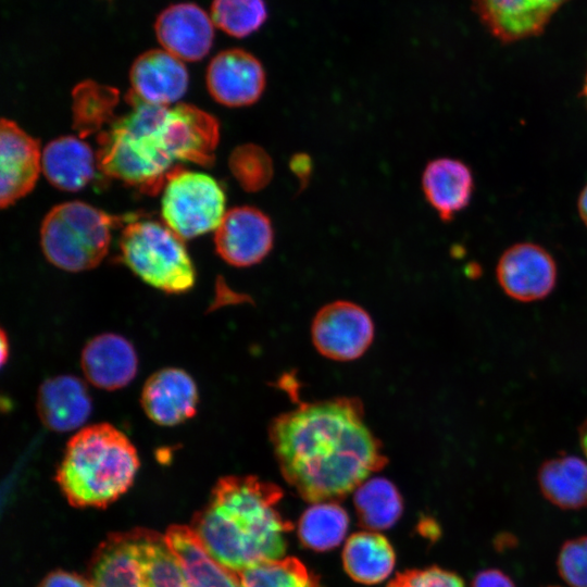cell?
Returning <instances> with one entry per match:
<instances>
[{"instance_id": "6da1fadb", "label": "cell", "mask_w": 587, "mask_h": 587, "mask_svg": "<svg viewBox=\"0 0 587 587\" xmlns=\"http://www.w3.org/2000/svg\"><path fill=\"white\" fill-rule=\"evenodd\" d=\"M270 440L284 478L312 502L347 495L387 462L357 398L303 403L283 413L270 425Z\"/></svg>"}, {"instance_id": "7a4b0ae2", "label": "cell", "mask_w": 587, "mask_h": 587, "mask_svg": "<svg viewBox=\"0 0 587 587\" xmlns=\"http://www.w3.org/2000/svg\"><path fill=\"white\" fill-rule=\"evenodd\" d=\"M129 110L98 136V168L148 195H155L178 163L210 166L220 138L217 120L187 103L164 107L126 95Z\"/></svg>"}, {"instance_id": "3957f363", "label": "cell", "mask_w": 587, "mask_h": 587, "mask_svg": "<svg viewBox=\"0 0 587 587\" xmlns=\"http://www.w3.org/2000/svg\"><path fill=\"white\" fill-rule=\"evenodd\" d=\"M275 484L255 476H225L195 521L193 532L209 554L233 572L282 559L292 525L276 508Z\"/></svg>"}, {"instance_id": "277c9868", "label": "cell", "mask_w": 587, "mask_h": 587, "mask_svg": "<svg viewBox=\"0 0 587 587\" xmlns=\"http://www.w3.org/2000/svg\"><path fill=\"white\" fill-rule=\"evenodd\" d=\"M139 469L129 438L109 423L85 426L67 441L55 480L74 507H104L132 486Z\"/></svg>"}, {"instance_id": "5b68a950", "label": "cell", "mask_w": 587, "mask_h": 587, "mask_svg": "<svg viewBox=\"0 0 587 587\" xmlns=\"http://www.w3.org/2000/svg\"><path fill=\"white\" fill-rule=\"evenodd\" d=\"M92 587H187L165 536L145 528L110 536L91 565Z\"/></svg>"}, {"instance_id": "8992f818", "label": "cell", "mask_w": 587, "mask_h": 587, "mask_svg": "<svg viewBox=\"0 0 587 587\" xmlns=\"http://www.w3.org/2000/svg\"><path fill=\"white\" fill-rule=\"evenodd\" d=\"M136 214L115 216L83 201L53 207L40 226V246L46 259L66 272H83L98 266L108 254L111 229Z\"/></svg>"}, {"instance_id": "52a82bcc", "label": "cell", "mask_w": 587, "mask_h": 587, "mask_svg": "<svg viewBox=\"0 0 587 587\" xmlns=\"http://www.w3.org/2000/svg\"><path fill=\"white\" fill-rule=\"evenodd\" d=\"M122 262L143 283L166 294H184L196 270L184 240L164 223L134 218L118 240Z\"/></svg>"}, {"instance_id": "ba28073f", "label": "cell", "mask_w": 587, "mask_h": 587, "mask_svg": "<svg viewBox=\"0 0 587 587\" xmlns=\"http://www.w3.org/2000/svg\"><path fill=\"white\" fill-rule=\"evenodd\" d=\"M225 203L224 189L212 176L177 166L163 186L161 216L183 240L192 239L218 227Z\"/></svg>"}, {"instance_id": "9c48e42d", "label": "cell", "mask_w": 587, "mask_h": 587, "mask_svg": "<svg viewBox=\"0 0 587 587\" xmlns=\"http://www.w3.org/2000/svg\"><path fill=\"white\" fill-rule=\"evenodd\" d=\"M311 336L315 349L335 361L360 358L374 338V324L370 314L350 301H334L315 314Z\"/></svg>"}, {"instance_id": "30bf717a", "label": "cell", "mask_w": 587, "mask_h": 587, "mask_svg": "<svg viewBox=\"0 0 587 587\" xmlns=\"http://www.w3.org/2000/svg\"><path fill=\"white\" fill-rule=\"evenodd\" d=\"M273 242L274 230L270 217L250 205L226 211L214 230L216 253L236 267L260 263L272 250Z\"/></svg>"}, {"instance_id": "8fae6325", "label": "cell", "mask_w": 587, "mask_h": 587, "mask_svg": "<svg viewBox=\"0 0 587 587\" xmlns=\"http://www.w3.org/2000/svg\"><path fill=\"white\" fill-rule=\"evenodd\" d=\"M498 283L512 299L532 302L546 298L557 283V264L540 245L519 242L509 247L496 267Z\"/></svg>"}, {"instance_id": "7c38bea8", "label": "cell", "mask_w": 587, "mask_h": 587, "mask_svg": "<svg viewBox=\"0 0 587 587\" xmlns=\"http://www.w3.org/2000/svg\"><path fill=\"white\" fill-rule=\"evenodd\" d=\"M207 88L218 103L229 108L251 105L262 96L266 75L252 53L233 48L218 52L205 73Z\"/></svg>"}, {"instance_id": "4fadbf2b", "label": "cell", "mask_w": 587, "mask_h": 587, "mask_svg": "<svg viewBox=\"0 0 587 587\" xmlns=\"http://www.w3.org/2000/svg\"><path fill=\"white\" fill-rule=\"evenodd\" d=\"M42 151L37 139L5 117L0 125V204L8 208L28 195L40 172Z\"/></svg>"}, {"instance_id": "5bb4252c", "label": "cell", "mask_w": 587, "mask_h": 587, "mask_svg": "<svg viewBox=\"0 0 587 587\" xmlns=\"http://www.w3.org/2000/svg\"><path fill=\"white\" fill-rule=\"evenodd\" d=\"M569 0H472L485 27L508 43L541 34Z\"/></svg>"}, {"instance_id": "9a60e30c", "label": "cell", "mask_w": 587, "mask_h": 587, "mask_svg": "<svg viewBox=\"0 0 587 587\" xmlns=\"http://www.w3.org/2000/svg\"><path fill=\"white\" fill-rule=\"evenodd\" d=\"M154 32L165 51L189 62L202 60L214 39L210 15L192 2H179L162 10L155 20Z\"/></svg>"}, {"instance_id": "2e32d148", "label": "cell", "mask_w": 587, "mask_h": 587, "mask_svg": "<svg viewBox=\"0 0 587 587\" xmlns=\"http://www.w3.org/2000/svg\"><path fill=\"white\" fill-rule=\"evenodd\" d=\"M198 389L184 370L166 367L145 383L140 403L147 416L161 426H176L191 419L198 407Z\"/></svg>"}, {"instance_id": "e0dca14e", "label": "cell", "mask_w": 587, "mask_h": 587, "mask_svg": "<svg viewBox=\"0 0 587 587\" xmlns=\"http://www.w3.org/2000/svg\"><path fill=\"white\" fill-rule=\"evenodd\" d=\"M129 80L130 91L142 101L170 107L185 96L189 77L180 59L164 49H151L135 59Z\"/></svg>"}, {"instance_id": "ac0fdd59", "label": "cell", "mask_w": 587, "mask_h": 587, "mask_svg": "<svg viewBox=\"0 0 587 587\" xmlns=\"http://www.w3.org/2000/svg\"><path fill=\"white\" fill-rule=\"evenodd\" d=\"M80 365L86 379L104 390L127 386L136 376L138 358L123 336L105 333L90 339L82 351Z\"/></svg>"}, {"instance_id": "d6986e66", "label": "cell", "mask_w": 587, "mask_h": 587, "mask_svg": "<svg viewBox=\"0 0 587 587\" xmlns=\"http://www.w3.org/2000/svg\"><path fill=\"white\" fill-rule=\"evenodd\" d=\"M36 410L47 428L65 433L78 429L88 420L91 399L83 380L72 375H60L40 385Z\"/></svg>"}, {"instance_id": "ffe728a7", "label": "cell", "mask_w": 587, "mask_h": 587, "mask_svg": "<svg viewBox=\"0 0 587 587\" xmlns=\"http://www.w3.org/2000/svg\"><path fill=\"white\" fill-rule=\"evenodd\" d=\"M427 202L444 222H450L464 210L473 196L471 168L453 158H438L427 163L422 175Z\"/></svg>"}, {"instance_id": "44dd1931", "label": "cell", "mask_w": 587, "mask_h": 587, "mask_svg": "<svg viewBox=\"0 0 587 587\" xmlns=\"http://www.w3.org/2000/svg\"><path fill=\"white\" fill-rule=\"evenodd\" d=\"M41 165L48 182L65 191L83 189L95 178L98 168L90 146L73 135L49 141L42 150Z\"/></svg>"}, {"instance_id": "7402d4cb", "label": "cell", "mask_w": 587, "mask_h": 587, "mask_svg": "<svg viewBox=\"0 0 587 587\" xmlns=\"http://www.w3.org/2000/svg\"><path fill=\"white\" fill-rule=\"evenodd\" d=\"M165 538L182 564L187 587H240L238 576L209 554L192 528L172 526Z\"/></svg>"}, {"instance_id": "603a6c76", "label": "cell", "mask_w": 587, "mask_h": 587, "mask_svg": "<svg viewBox=\"0 0 587 587\" xmlns=\"http://www.w3.org/2000/svg\"><path fill=\"white\" fill-rule=\"evenodd\" d=\"M544 496L563 509L587 504V462L575 455H561L545 461L538 472Z\"/></svg>"}, {"instance_id": "cb8c5ba5", "label": "cell", "mask_w": 587, "mask_h": 587, "mask_svg": "<svg viewBox=\"0 0 587 587\" xmlns=\"http://www.w3.org/2000/svg\"><path fill=\"white\" fill-rule=\"evenodd\" d=\"M344 565L351 578L363 584L385 579L395 565V552L389 541L376 533L352 535L344 549Z\"/></svg>"}, {"instance_id": "d4e9b609", "label": "cell", "mask_w": 587, "mask_h": 587, "mask_svg": "<svg viewBox=\"0 0 587 587\" xmlns=\"http://www.w3.org/2000/svg\"><path fill=\"white\" fill-rule=\"evenodd\" d=\"M354 504L361 522L371 529L390 527L402 512L399 491L392 483L382 477L361 484L354 494Z\"/></svg>"}, {"instance_id": "484cf974", "label": "cell", "mask_w": 587, "mask_h": 587, "mask_svg": "<svg viewBox=\"0 0 587 587\" xmlns=\"http://www.w3.org/2000/svg\"><path fill=\"white\" fill-rule=\"evenodd\" d=\"M348 523L346 511L338 504L316 502L302 514L299 522V537L307 547L325 551L344 539Z\"/></svg>"}, {"instance_id": "4316f807", "label": "cell", "mask_w": 587, "mask_h": 587, "mask_svg": "<svg viewBox=\"0 0 587 587\" xmlns=\"http://www.w3.org/2000/svg\"><path fill=\"white\" fill-rule=\"evenodd\" d=\"M210 17L227 35L243 38L263 26L267 9L264 0H213Z\"/></svg>"}, {"instance_id": "83f0119b", "label": "cell", "mask_w": 587, "mask_h": 587, "mask_svg": "<svg viewBox=\"0 0 587 587\" xmlns=\"http://www.w3.org/2000/svg\"><path fill=\"white\" fill-rule=\"evenodd\" d=\"M240 587H314L307 567L296 558H282L238 573Z\"/></svg>"}, {"instance_id": "f1b7e54d", "label": "cell", "mask_w": 587, "mask_h": 587, "mask_svg": "<svg viewBox=\"0 0 587 587\" xmlns=\"http://www.w3.org/2000/svg\"><path fill=\"white\" fill-rule=\"evenodd\" d=\"M116 90L95 82H83L74 89V112L77 130L93 132L105 121L110 122Z\"/></svg>"}, {"instance_id": "f546056e", "label": "cell", "mask_w": 587, "mask_h": 587, "mask_svg": "<svg viewBox=\"0 0 587 587\" xmlns=\"http://www.w3.org/2000/svg\"><path fill=\"white\" fill-rule=\"evenodd\" d=\"M229 167L240 186L247 191L265 188L273 177V161L261 147L248 143L236 148L229 158Z\"/></svg>"}, {"instance_id": "4dcf8cb0", "label": "cell", "mask_w": 587, "mask_h": 587, "mask_svg": "<svg viewBox=\"0 0 587 587\" xmlns=\"http://www.w3.org/2000/svg\"><path fill=\"white\" fill-rule=\"evenodd\" d=\"M559 570L574 587H587V537L567 542L559 557Z\"/></svg>"}, {"instance_id": "1f68e13d", "label": "cell", "mask_w": 587, "mask_h": 587, "mask_svg": "<svg viewBox=\"0 0 587 587\" xmlns=\"http://www.w3.org/2000/svg\"><path fill=\"white\" fill-rule=\"evenodd\" d=\"M388 587H464L453 573L438 567L399 573Z\"/></svg>"}, {"instance_id": "d6a6232c", "label": "cell", "mask_w": 587, "mask_h": 587, "mask_svg": "<svg viewBox=\"0 0 587 587\" xmlns=\"http://www.w3.org/2000/svg\"><path fill=\"white\" fill-rule=\"evenodd\" d=\"M38 587H92L90 580L65 571H55L47 575Z\"/></svg>"}, {"instance_id": "836d02e7", "label": "cell", "mask_w": 587, "mask_h": 587, "mask_svg": "<svg viewBox=\"0 0 587 587\" xmlns=\"http://www.w3.org/2000/svg\"><path fill=\"white\" fill-rule=\"evenodd\" d=\"M289 166L298 178L301 188L307 186L312 173L311 158L305 153H297L290 159Z\"/></svg>"}, {"instance_id": "e575fe53", "label": "cell", "mask_w": 587, "mask_h": 587, "mask_svg": "<svg viewBox=\"0 0 587 587\" xmlns=\"http://www.w3.org/2000/svg\"><path fill=\"white\" fill-rule=\"evenodd\" d=\"M473 587H513V585L499 571H485L476 577Z\"/></svg>"}, {"instance_id": "d590c367", "label": "cell", "mask_w": 587, "mask_h": 587, "mask_svg": "<svg viewBox=\"0 0 587 587\" xmlns=\"http://www.w3.org/2000/svg\"><path fill=\"white\" fill-rule=\"evenodd\" d=\"M577 210H578V214L582 222L587 227V184L585 185V187L582 189L579 193V197L577 200Z\"/></svg>"}, {"instance_id": "8d00e7d4", "label": "cell", "mask_w": 587, "mask_h": 587, "mask_svg": "<svg viewBox=\"0 0 587 587\" xmlns=\"http://www.w3.org/2000/svg\"><path fill=\"white\" fill-rule=\"evenodd\" d=\"M578 438L580 448L587 457V419H585L578 427Z\"/></svg>"}, {"instance_id": "74e56055", "label": "cell", "mask_w": 587, "mask_h": 587, "mask_svg": "<svg viewBox=\"0 0 587 587\" xmlns=\"http://www.w3.org/2000/svg\"><path fill=\"white\" fill-rule=\"evenodd\" d=\"M8 339L5 333L2 330L1 333V364L3 365L8 358Z\"/></svg>"}, {"instance_id": "f35d334b", "label": "cell", "mask_w": 587, "mask_h": 587, "mask_svg": "<svg viewBox=\"0 0 587 587\" xmlns=\"http://www.w3.org/2000/svg\"><path fill=\"white\" fill-rule=\"evenodd\" d=\"M582 95L585 99V103L587 105V73H586V76H585V80H584V86H583V90H582Z\"/></svg>"}]
</instances>
